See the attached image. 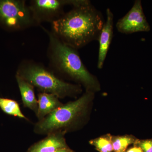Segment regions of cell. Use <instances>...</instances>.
<instances>
[{"mask_svg":"<svg viewBox=\"0 0 152 152\" xmlns=\"http://www.w3.org/2000/svg\"><path fill=\"white\" fill-rule=\"evenodd\" d=\"M104 23L102 13L86 0L51 23L52 32L77 50L98 40Z\"/></svg>","mask_w":152,"mask_h":152,"instance_id":"obj_1","label":"cell"},{"mask_svg":"<svg viewBox=\"0 0 152 152\" xmlns=\"http://www.w3.org/2000/svg\"><path fill=\"white\" fill-rule=\"evenodd\" d=\"M43 29L48 36V56L52 67L61 75L83 85L87 91L99 90L97 80L84 64L77 50L64 43L51 31Z\"/></svg>","mask_w":152,"mask_h":152,"instance_id":"obj_2","label":"cell"},{"mask_svg":"<svg viewBox=\"0 0 152 152\" xmlns=\"http://www.w3.org/2000/svg\"><path fill=\"white\" fill-rule=\"evenodd\" d=\"M16 75L37 88L41 92L52 94L59 99L77 94L81 91L80 86L65 82L45 66L34 61H23Z\"/></svg>","mask_w":152,"mask_h":152,"instance_id":"obj_3","label":"cell"},{"mask_svg":"<svg viewBox=\"0 0 152 152\" xmlns=\"http://www.w3.org/2000/svg\"><path fill=\"white\" fill-rule=\"evenodd\" d=\"M93 92L87 91L77 100L70 102L39 121L35 125L34 132L37 134L49 135L62 132L72 124L86 110L92 98Z\"/></svg>","mask_w":152,"mask_h":152,"instance_id":"obj_4","label":"cell"},{"mask_svg":"<svg viewBox=\"0 0 152 152\" xmlns=\"http://www.w3.org/2000/svg\"><path fill=\"white\" fill-rule=\"evenodd\" d=\"M0 26L19 31L36 26L29 7L24 0H0Z\"/></svg>","mask_w":152,"mask_h":152,"instance_id":"obj_5","label":"cell"},{"mask_svg":"<svg viewBox=\"0 0 152 152\" xmlns=\"http://www.w3.org/2000/svg\"><path fill=\"white\" fill-rule=\"evenodd\" d=\"M86 0H33L29 7L36 25L44 22L52 23L64 14L66 6L79 5Z\"/></svg>","mask_w":152,"mask_h":152,"instance_id":"obj_6","label":"cell"},{"mask_svg":"<svg viewBox=\"0 0 152 152\" xmlns=\"http://www.w3.org/2000/svg\"><path fill=\"white\" fill-rule=\"evenodd\" d=\"M116 27L119 32L126 34L149 31L151 27L144 14L141 1H135L127 13L118 20Z\"/></svg>","mask_w":152,"mask_h":152,"instance_id":"obj_7","label":"cell"},{"mask_svg":"<svg viewBox=\"0 0 152 152\" xmlns=\"http://www.w3.org/2000/svg\"><path fill=\"white\" fill-rule=\"evenodd\" d=\"M107 19L104 23L98 40L99 42L97 67L102 69L113 36L114 15L110 8L106 10Z\"/></svg>","mask_w":152,"mask_h":152,"instance_id":"obj_8","label":"cell"},{"mask_svg":"<svg viewBox=\"0 0 152 152\" xmlns=\"http://www.w3.org/2000/svg\"><path fill=\"white\" fill-rule=\"evenodd\" d=\"M64 134L58 132L48 135L46 137L32 145L27 152H55L67 148Z\"/></svg>","mask_w":152,"mask_h":152,"instance_id":"obj_9","label":"cell"},{"mask_svg":"<svg viewBox=\"0 0 152 152\" xmlns=\"http://www.w3.org/2000/svg\"><path fill=\"white\" fill-rule=\"evenodd\" d=\"M38 109L37 117L39 121L63 105L59 98L52 94L40 93L38 96Z\"/></svg>","mask_w":152,"mask_h":152,"instance_id":"obj_10","label":"cell"},{"mask_svg":"<svg viewBox=\"0 0 152 152\" xmlns=\"http://www.w3.org/2000/svg\"><path fill=\"white\" fill-rule=\"evenodd\" d=\"M15 77L24 106L32 110L37 115L38 104L35 94L34 87L19 76L16 75Z\"/></svg>","mask_w":152,"mask_h":152,"instance_id":"obj_11","label":"cell"},{"mask_svg":"<svg viewBox=\"0 0 152 152\" xmlns=\"http://www.w3.org/2000/svg\"><path fill=\"white\" fill-rule=\"evenodd\" d=\"M0 108L6 114L28 120L22 113L18 103L14 100L0 98Z\"/></svg>","mask_w":152,"mask_h":152,"instance_id":"obj_12","label":"cell"},{"mask_svg":"<svg viewBox=\"0 0 152 152\" xmlns=\"http://www.w3.org/2000/svg\"><path fill=\"white\" fill-rule=\"evenodd\" d=\"M90 143L94 146L99 152H113V143L111 137H101L90 141Z\"/></svg>","mask_w":152,"mask_h":152,"instance_id":"obj_13","label":"cell"},{"mask_svg":"<svg viewBox=\"0 0 152 152\" xmlns=\"http://www.w3.org/2000/svg\"><path fill=\"white\" fill-rule=\"evenodd\" d=\"M137 139L132 137L123 136L112 139L114 152H125L127 148L132 144H135Z\"/></svg>","mask_w":152,"mask_h":152,"instance_id":"obj_14","label":"cell"},{"mask_svg":"<svg viewBox=\"0 0 152 152\" xmlns=\"http://www.w3.org/2000/svg\"><path fill=\"white\" fill-rule=\"evenodd\" d=\"M135 145L140 147L143 152H152V139L137 140Z\"/></svg>","mask_w":152,"mask_h":152,"instance_id":"obj_15","label":"cell"},{"mask_svg":"<svg viewBox=\"0 0 152 152\" xmlns=\"http://www.w3.org/2000/svg\"><path fill=\"white\" fill-rule=\"evenodd\" d=\"M126 152H143L142 149L140 147L135 145L128 150Z\"/></svg>","mask_w":152,"mask_h":152,"instance_id":"obj_16","label":"cell"},{"mask_svg":"<svg viewBox=\"0 0 152 152\" xmlns=\"http://www.w3.org/2000/svg\"><path fill=\"white\" fill-rule=\"evenodd\" d=\"M55 152H74L72 150L70 149L69 148H65L61 149L56 151Z\"/></svg>","mask_w":152,"mask_h":152,"instance_id":"obj_17","label":"cell"},{"mask_svg":"<svg viewBox=\"0 0 152 152\" xmlns=\"http://www.w3.org/2000/svg\"></svg>","mask_w":152,"mask_h":152,"instance_id":"obj_18","label":"cell"}]
</instances>
